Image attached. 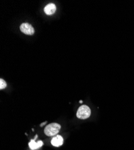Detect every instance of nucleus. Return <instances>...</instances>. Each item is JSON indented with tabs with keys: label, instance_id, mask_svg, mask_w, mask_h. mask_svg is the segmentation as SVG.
Here are the masks:
<instances>
[{
	"label": "nucleus",
	"instance_id": "8",
	"mask_svg": "<svg viewBox=\"0 0 134 150\" xmlns=\"http://www.w3.org/2000/svg\"><path fill=\"white\" fill-rule=\"evenodd\" d=\"M47 123V121H45L44 122H43V123H41L40 124V127H42V126H45V125Z\"/></svg>",
	"mask_w": 134,
	"mask_h": 150
},
{
	"label": "nucleus",
	"instance_id": "7",
	"mask_svg": "<svg viewBox=\"0 0 134 150\" xmlns=\"http://www.w3.org/2000/svg\"><path fill=\"white\" fill-rule=\"evenodd\" d=\"M7 86L6 82L3 79H0V90H3Z\"/></svg>",
	"mask_w": 134,
	"mask_h": 150
},
{
	"label": "nucleus",
	"instance_id": "2",
	"mask_svg": "<svg viewBox=\"0 0 134 150\" xmlns=\"http://www.w3.org/2000/svg\"><path fill=\"white\" fill-rule=\"evenodd\" d=\"M91 114L90 108L87 105H82L78 109L77 117L81 120H86L89 118Z\"/></svg>",
	"mask_w": 134,
	"mask_h": 150
},
{
	"label": "nucleus",
	"instance_id": "5",
	"mask_svg": "<svg viewBox=\"0 0 134 150\" xmlns=\"http://www.w3.org/2000/svg\"><path fill=\"white\" fill-rule=\"evenodd\" d=\"M51 144L53 146L56 147L62 146L63 144V138L60 135H57L51 140Z\"/></svg>",
	"mask_w": 134,
	"mask_h": 150
},
{
	"label": "nucleus",
	"instance_id": "4",
	"mask_svg": "<svg viewBox=\"0 0 134 150\" xmlns=\"http://www.w3.org/2000/svg\"><path fill=\"white\" fill-rule=\"evenodd\" d=\"M56 8V6L54 3H50L45 6L44 11L47 15H52L55 12Z\"/></svg>",
	"mask_w": 134,
	"mask_h": 150
},
{
	"label": "nucleus",
	"instance_id": "10",
	"mask_svg": "<svg viewBox=\"0 0 134 150\" xmlns=\"http://www.w3.org/2000/svg\"><path fill=\"white\" fill-rule=\"evenodd\" d=\"M82 102H83L82 100H80V101H79V103H82Z\"/></svg>",
	"mask_w": 134,
	"mask_h": 150
},
{
	"label": "nucleus",
	"instance_id": "1",
	"mask_svg": "<svg viewBox=\"0 0 134 150\" xmlns=\"http://www.w3.org/2000/svg\"><path fill=\"white\" fill-rule=\"evenodd\" d=\"M61 129V126L58 123H51L45 127L44 130L45 134L48 136H54L57 135Z\"/></svg>",
	"mask_w": 134,
	"mask_h": 150
},
{
	"label": "nucleus",
	"instance_id": "3",
	"mask_svg": "<svg viewBox=\"0 0 134 150\" xmlns=\"http://www.w3.org/2000/svg\"><path fill=\"white\" fill-rule=\"evenodd\" d=\"M20 30L22 33L27 35H31L34 33V29L31 25L28 23H23L21 25Z\"/></svg>",
	"mask_w": 134,
	"mask_h": 150
},
{
	"label": "nucleus",
	"instance_id": "9",
	"mask_svg": "<svg viewBox=\"0 0 134 150\" xmlns=\"http://www.w3.org/2000/svg\"><path fill=\"white\" fill-rule=\"evenodd\" d=\"M38 134H36V135H35V137H34V140H35V139H37V138H38Z\"/></svg>",
	"mask_w": 134,
	"mask_h": 150
},
{
	"label": "nucleus",
	"instance_id": "6",
	"mask_svg": "<svg viewBox=\"0 0 134 150\" xmlns=\"http://www.w3.org/2000/svg\"><path fill=\"white\" fill-rule=\"evenodd\" d=\"M29 145V147L31 149L34 150V149H38V142H35V140L34 139H31V141L30 142V143L28 144Z\"/></svg>",
	"mask_w": 134,
	"mask_h": 150
}]
</instances>
